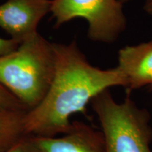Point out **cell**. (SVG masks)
<instances>
[{
    "mask_svg": "<svg viewBox=\"0 0 152 152\" xmlns=\"http://www.w3.org/2000/svg\"><path fill=\"white\" fill-rule=\"evenodd\" d=\"M56 68L46 96L35 109L27 112V134L56 137L71 128V115L86 113L95 96L115 86L126 87V80L117 67L103 70L91 65L75 42L54 43Z\"/></svg>",
    "mask_w": 152,
    "mask_h": 152,
    "instance_id": "6da1fadb",
    "label": "cell"
},
{
    "mask_svg": "<svg viewBox=\"0 0 152 152\" xmlns=\"http://www.w3.org/2000/svg\"><path fill=\"white\" fill-rule=\"evenodd\" d=\"M56 68L54 43L39 33L0 56V85L28 111L41 103L50 88Z\"/></svg>",
    "mask_w": 152,
    "mask_h": 152,
    "instance_id": "7a4b0ae2",
    "label": "cell"
},
{
    "mask_svg": "<svg viewBox=\"0 0 152 152\" xmlns=\"http://www.w3.org/2000/svg\"><path fill=\"white\" fill-rule=\"evenodd\" d=\"M121 103L114 99L108 90L91 101L103 134L106 152H152V128L149 113L141 109L130 97Z\"/></svg>",
    "mask_w": 152,
    "mask_h": 152,
    "instance_id": "3957f363",
    "label": "cell"
},
{
    "mask_svg": "<svg viewBox=\"0 0 152 152\" xmlns=\"http://www.w3.org/2000/svg\"><path fill=\"white\" fill-rule=\"evenodd\" d=\"M50 12L57 28L76 18L85 19L89 38L99 42H115L127 26L120 0H52Z\"/></svg>",
    "mask_w": 152,
    "mask_h": 152,
    "instance_id": "277c9868",
    "label": "cell"
},
{
    "mask_svg": "<svg viewBox=\"0 0 152 152\" xmlns=\"http://www.w3.org/2000/svg\"><path fill=\"white\" fill-rule=\"evenodd\" d=\"M51 7L52 0H7L0 4V27L20 43L37 33Z\"/></svg>",
    "mask_w": 152,
    "mask_h": 152,
    "instance_id": "5b68a950",
    "label": "cell"
},
{
    "mask_svg": "<svg viewBox=\"0 0 152 152\" xmlns=\"http://www.w3.org/2000/svg\"><path fill=\"white\" fill-rule=\"evenodd\" d=\"M36 152H106L102 131L74 121L60 137L33 136Z\"/></svg>",
    "mask_w": 152,
    "mask_h": 152,
    "instance_id": "8992f818",
    "label": "cell"
},
{
    "mask_svg": "<svg viewBox=\"0 0 152 152\" xmlns=\"http://www.w3.org/2000/svg\"><path fill=\"white\" fill-rule=\"evenodd\" d=\"M116 67L124 75L129 92L152 87V40L120 49Z\"/></svg>",
    "mask_w": 152,
    "mask_h": 152,
    "instance_id": "52a82bcc",
    "label": "cell"
},
{
    "mask_svg": "<svg viewBox=\"0 0 152 152\" xmlns=\"http://www.w3.org/2000/svg\"><path fill=\"white\" fill-rule=\"evenodd\" d=\"M28 111L0 109V152H7L29 136L26 130Z\"/></svg>",
    "mask_w": 152,
    "mask_h": 152,
    "instance_id": "ba28073f",
    "label": "cell"
},
{
    "mask_svg": "<svg viewBox=\"0 0 152 152\" xmlns=\"http://www.w3.org/2000/svg\"><path fill=\"white\" fill-rule=\"evenodd\" d=\"M0 109L28 111L18 99L15 97L14 95L1 85H0Z\"/></svg>",
    "mask_w": 152,
    "mask_h": 152,
    "instance_id": "9c48e42d",
    "label": "cell"
},
{
    "mask_svg": "<svg viewBox=\"0 0 152 152\" xmlns=\"http://www.w3.org/2000/svg\"><path fill=\"white\" fill-rule=\"evenodd\" d=\"M7 152H36L33 136L29 135Z\"/></svg>",
    "mask_w": 152,
    "mask_h": 152,
    "instance_id": "30bf717a",
    "label": "cell"
},
{
    "mask_svg": "<svg viewBox=\"0 0 152 152\" xmlns=\"http://www.w3.org/2000/svg\"><path fill=\"white\" fill-rule=\"evenodd\" d=\"M19 44L20 42L12 38L4 39V38L0 37V56L12 52L13 51L17 49Z\"/></svg>",
    "mask_w": 152,
    "mask_h": 152,
    "instance_id": "8fae6325",
    "label": "cell"
},
{
    "mask_svg": "<svg viewBox=\"0 0 152 152\" xmlns=\"http://www.w3.org/2000/svg\"><path fill=\"white\" fill-rule=\"evenodd\" d=\"M144 9L148 14L152 16V0H145Z\"/></svg>",
    "mask_w": 152,
    "mask_h": 152,
    "instance_id": "7c38bea8",
    "label": "cell"
},
{
    "mask_svg": "<svg viewBox=\"0 0 152 152\" xmlns=\"http://www.w3.org/2000/svg\"><path fill=\"white\" fill-rule=\"evenodd\" d=\"M120 1H121V2H122L123 4H124V3L129 2V1H132V0H120Z\"/></svg>",
    "mask_w": 152,
    "mask_h": 152,
    "instance_id": "4fadbf2b",
    "label": "cell"
}]
</instances>
